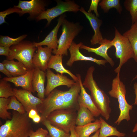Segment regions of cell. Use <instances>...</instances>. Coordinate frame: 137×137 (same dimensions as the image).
I'll return each instance as SVG.
<instances>
[{
    "mask_svg": "<svg viewBox=\"0 0 137 137\" xmlns=\"http://www.w3.org/2000/svg\"><path fill=\"white\" fill-rule=\"evenodd\" d=\"M14 95L22 105L26 112L28 114L32 109L39 112L38 108L43 100L34 96L31 92L23 89H13Z\"/></svg>",
    "mask_w": 137,
    "mask_h": 137,
    "instance_id": "7c38bea8",
    "label": "cell"
},
{
    "mask_svg": "<svg viewBox=\"0 0 137 137\" xmlns=\"http://www.w3.org/2000/svg\"><path fill=\"white\" fill-rule=\"evenodd\" d=\"M35 68L28 70L23 75L11 77H5L4 80L13 83L16 87H20L23 89L35 92L32 85V80Z\"/></svg>",
    "mask_w": 137,
    "mask_h": 137,
    "instance_id": "e0dca14e",
    "label": "cell"
},
{
    "mask_svg": "<svg viewBox=\"0 0 137 137\" xmlns=\"http://www.w3.org/2000/svg\"><path fill=\"white\" fill-rule=\"evenodd\" d=\"M66 16L64 14L60 16L57 20V25L44 39L39 42H33L34 46L37 47L38 46L46 45L52 49L53 51L56 50L58 41L57 37V33L60 27L62 25L64 20Z\"/></svg>",
    "mask_w": 137,
    "mask_h": 137,
    "instance_id": "2e32d148",
    "label": "cell"
},
{
    "mask_svg": "<svg viewBox=\"0 0 137 137\" xmlns=\"http://www.w3.org/2000/svg\"><path fill=\"white\" fill-rule=\"evenodd\" d=\"M8 81L3 79L0 81V97L8 98L14 96L13 89Z\"/></svg>",
    "mask_w": 137,
    "mask_h": 137,
    "instance_id": "4dcf8cb0",
    "label": "cell"
},
{
    "mask_svg": "<svg viewBox=\"0 0 137 137\" xmlns=\"http://www.w3.org/2000/svg\"><path fill=\"white\" fill-rule=\"evenodd\" d=\"M63 56L61 55H52L48 63L47 68L55 70L61 74L67 73L76 82L78 81L77 77L70 71L65 68L62 63Z\"/></svg>",
    "mask_w": 137,
    "mask_h": 137,
    "instance_id": "7402d4cb",
    "label": "cell"
},
{
    "mask_svg": "<svg viewBox=\"0 0 137 137\" xmlns=\"http://www.w3.org/2000/svg\"><path fill=\"white\" fill-rule=\"evenodd\" d=\"M123 4L125 8L130 13L133 24L137 21V0H126Z\"/></svg>",
    "mask_w": 137,
    "mask_h": 137,
    "instance_id": "f546056e",
    "label": "cell"
},
{
    "mask_svg": "<svg viewBox=\"0 0 137 137\" xmlns=\"http://www.w3.org/2000/svg\"><path fill=\"white\" fill-rule=\"evenodd\" d=\"M62 33L58 39L56 50L53 51L55 55L67 56L69 49L73 40L80 32L83 27L78 23H74L65 18L62 25Z\"/></svg>",
    "mask_w": 137,
    "mask_h": 137,
    "instance_id": "277c9868",
    "label": "cell"
},
{
    "mask_svg": "<svg viewBox=\"0 0 137 137\" xmlns=\"http://www.w3.org/2000/svg\"><path fill=\"white\" fill-rule=\"evenodd\" d=\"M38 114V112L36 110L32 109L29 112L28 115L29 117L32 119Z\"/></svg>",
    "mask_w": 137,
    "mask_h": 137,
    "instance_id": "ab89813d",
    "label": "cell"
},
{
    "mask_svg": "<svg viewBox=\"0 0 137 137\" xmlns=\"http://www.w3.org/2000/svg\"><path fill=\"white\" fill-rule=\"evenodd\" d=\"M10 51V47L0 46V55H3L7 57L9 55Z\"/></svg>",
    "mask_w": 137,
    "mask_h": 137,
    "instance_id": "74e56055",
    "label": "cell"
},
{
    "mask_svg": "<svg viewBox=\"0 0 137 137\" xmlns=\"http://www.w3.org/2000/svg\"><path fill=\"white\" fill-rule=\"evenodd\" d=\"M32 85L34 92L37 93L38 97L42 100L45 98L44 83L46 73L38 68H34Z\"/></svg>",
    "mask_w": 137,
    "mask_h": 137,
    "instance_id": "44dd1931",
    "label": "cell"
},
{
    "mask_svg": "<svg viewBox=\"0 0 137 137\" xmlns=\"http://www.w3.org/2000/svg\"><path fill=\"white\" fill-rule=\"evenodd\" d=\"M27 36V35H24L16 38H13L8 36H1L0 46L10 47L22 41Z\"/></svg>",
    "mask_w": 137,
    "mask_h": 137,
    "instance_id": "1f68e13d",
    "label": "cell"
},
{
    "mask_svg": "<svg viewBox=\"0 0 137 137\" xmlns=\"http://www.w3.org/2000/svg\"><path fill=\"white\" fill-rule=\"evenodd\" d=\"M99 5L105 13L108 12L111 9L113 8L116 9L119 14L122 11L119 0H102L99 2Z\"/></svg>",
    "mask_w": 137,
    "mask_h": 137,
    "instance_id": "f1b7e54d",
    "label": "cell"
},
{
    "mask_svg": "<svg viewBox=\"0 0 137 137\" xmlns=\"http://www.w3.org/2000/svg\"><path fill=\"white\" fill-rule=\"evenodd\" d=\"M77 110L70 109H61L50 113L46 119L52 125L69 133L71 129L76 125Z\"/></svg>",
    "mask_w": 137,
    "mask_h": 137,
    "instance_id": "52a82bcc",
    "label": "cell"
},
{
    "mask_svg": "<svg viewBox=\"0 0 137 137\" xmlns=\"http://www.w3.org/2000/svg\"><path fill=\"white\" fill-rule=\"evenodd\" d=\"M57 5L42 12L36 19L37 21L45 19L47 21L46 26L50 24L56 17L67 12H76L79 11L80 6L74 1L67 0L63 1L56 0Z\"/></svg>",
    "mask_w": 137,
    "mask_h": 137,
    "instance_id": "9c48e42d",
    "label": "cell"
},
{
    "mask_svg": "<svg viewBox=\"0 0 137 137\" xmlns=\"http://www.w3.org/2000/svg\"><path fill=\"white\" fill-rule=\"evenodd\" d=\"M80 91V86L78 81L68 90L63 91V100L67 109L78 110L79 107L78 98Z\"/></svg>",
    "mask_w": 137,
    "mask_h": 137,
    "instance_id": "ac0fdd59",
    "label": "cell"
},
{
    "mask_svg": "<svg viewBox=\"0 0 137 137\" xmlns=\"http://www.w3.org/2000/svg\"><path fill=\"white\" fill-rule=\"evenodd\" d=\"M5 68L13 77L19 76L25 74L28 69L22 63L14 60H4L2 63Z\"/></svg>",
    "mask_w": 137,
    "mask_h": 137,
    "instance_id": "d4e9b609",
    "label": "cell"
},
{
    "mask_svg": "<svg viewBox=\"0 0 137 137\" xmlns=\"http://www.w3.org/2000/svg\"><path fill=\"white\" fill-rule=\"evenodd\" d=\"M46 5L45 1L41 0H32L29 1L19 0L18 5L14 7L20 9L21 10L19 13L22 16L26 13H28L30 19L36 18L42 12L45 11Z\"/></svg>",
    "mask_w": 137,
    "mask_h": 137,
    "instance_id": "30bf717a",
    "label": "cell"
},
{
    "mask_svg": "<svg viewBox=\"0 0 137 137\" xmlns=\"http://www.w3.org/2000/svg\"><path fill=\"white\" fill-rule=\"evenodd\" d=\"M7 110H13L21 114H24L26 111L22 104L15 96L10 97V100L8 105Z\"/></svg>",
    "mask_w": 137,
    "mask_h": 137,
    "instance_id": "836d02e7",
    "label": "cell"
},
{
    "mask_svg": "<svg viewBox=\"0 0 137 137\" xmlns=\"http://www.w3.org/2000/svg\"><path fill=\"white\" fill-rule=\"evenodd\" d=\"M76 75L81 87V91L78 98V103H80L84 105L94 117L99 116L100 115L99 111L94 103L91 96L88 93L83 86L80 75L78 74Z\"/></svg>",
    "mask_w": 137,
    "mask_h": 137,
    "instance_id": "d6986e66",
    "label": "cell"
},
{
    "mask_svg": "<svg viewBox=\"0 0 137 137\" xmlns=\"http://www.w3.org/2000/svg\"><path fill=\"white\" fill-rule=\"evenodd\" d=\"M94 66H90L87 70L82 84L90 91L91 97L100 114L106 120L110 117L111 109L110 107V101L109 96L98 86L94 79Z\"/></svg>",
    "mask_w": 137,
    "mask_h": 137,
    "instance_id": "6da1fadb",
    "label": "cell"
},
{
    "mask_svg": "<svg viewBox=\"0 0 137 137\" xmlns=\"http://www.w3.org/2000/svg\"><path fill=\"white\" fill-rule=\"evenodd\" d=\"M112 46H114L116 51L115 56L119 60V65L114 70L117 74H120L122 66L129 59L134 58V53L131 44L128 39L121 34L115 27V36L111 41Z\"/></svg>",
    "mask_w": 137,
    "mask_h": 137,
    "instance_id": "5b68a950",
    "label": "cell"
},
{
    "mask_svg": "<svg viewBox=\"0 0 137 137\" xmlns=\"http://www.w3.org/2000/svg\"><path fill=\"white\" fill-rule=\"evenodd\" d=\"M100 0H92L91 4L88 12L91 13L93 11L96 16L98 18L99 17V14L98 13L97 9Z\"/></svg>",
    "mask_w": 137,
    "mask_h": 137,
    "instance_id": "8d00e7d4",
    "label": "cell"
},
{
    "mask_svg": "<svg viewBox=\"0 0 137 137\" xmlns=\"http://www.w3.org/2000/svg\"><path fill=\"white\" fill-rule=\"evenodd\" d=\"M37 47L34 46L33 42L22 40L10 47V53L7 59H16L23 64L28 70L33 68L32 63L33 56Z\"/></svg>",
    "mask_w": 137,
    "mask_h": 137,
    "instance_id": "8992f818",
    "label": "cell"
},
{
    "mask_svg": "<svg viewBox=\"0 0 137 137\" xmlns=\"http://www.w3.org/2000/svg\"><path fill=\"white\" fill-rule=\"evenodd\" d=\"M83 44V43L82 42L76 44L73 41L68 49L70 57L66 63L67 66L71 67L74 62L79 61H89L95 63L99 65H105L108 62L105 60L98 59L83 55L79 51L80 47Z\"/></svg>",
    "mask_w": 137,
    "mask_h": 137,
    "instance_id": "4fadbf2b",
    "label": "cell"
},
{
    "mask_svg": "<svg viewBox=\"0 0 137 137\" xmlns=\"http://www.w3.org/2000/svg\"><path fill=\"white\" fill-rule=\"evenodd\" d=\"M63 91L55 89L42 100L38 110L41 113V122L46 119L53 111L61 109H67L64 101Z\"/></svg>",
    "mask_w": 137,
    "mask_h": 137,
    "instance_id": "ba28073f",
    "label": "cell"
},
{
    "mask_svg": "<svg viewBox=\"0 0 137 137\" xmlns=\"http://www.w3.org/2000/svg\"><path fill=\"white\" fill-rule=\"evenodd\" d=\"M101 122L99 119L82 126H75V131L79 137H89L92 133L100 128Z\"/></svg>",
    "mask_w": 137,
    "mask_h": 137,
    "instance_id": "603a6c76",
    "label": "cell"
},
{
    "mask_svg": "<svg viewBox=\"0 0 137 137\" xmlns=\"http://www.w3.org/2000/svg\"><path fill=\"white\" fill-rule=\"evenodd\" d=\"M33 121L35 123H38L41 122V117L38 114L32 119Z\"/></svg>",
    "mask_w": 137,
    "mask_h": 137,
    "instance_id": "7bdbcfd3",
    "label": "cell"
},
{
    "mask_svg": "<svg viewBox=\"0 0 137 137\" xmlns=\"http://www.w3.org/2000/svg\"><path fill=\"white\" fill-rule=\"evenodd\" d=\"M10 100L8 98H0V117L3 120L11 119L12 114L7 111V107Z\"/></svg>",
    "mask_w": 137,
    "mask_h": 137,
    "instance_id": "d6a6232c",
    "label": "cell"
},
{
    "mask_svg": "<svg viewBox=\"0 0 137 137\" xmlns=\"http://www.w3.org/2000/svg\"><path fill=\"white\" fill-rule=\"evenodd\" d=\"M28 114L13 111L11 119L0 127V137H28L33 130Z\"/></svg>",
    "mask_w": 137,
    "mask_h": 137,
    "instance_id": "7a4b0ae2",
    "label": "cell"
},
{
    "mask_svg": "<svg viewBox=\"0 0 137 137\" xmlns=\"http://www.w3.org/2000/svg\"><path fill=\"white\" fill-rule=\"evenodd\" d=\"M133 88L134 89V93L135 95L134 104L135 105H137V82H136L134 84Z\"/></svg>",
    "mask_w": 137,
    "mask_h": 137,
    "instance_id": "60d3db41",
    "label": "cell"
},
{
    "mask_svg": "<svg viewBox=\"0 0 137 137\" xmlns=\"http://www.w3.org/2000/svg\"><path fill=\"white\" fill-rule=\"evenodd\" d=\"M123 35L129 41L134 51V59L137 62V21L132 24L130 29L125 32Z\"/></svg>",
    "mask_w": 137,
    "mask_h": 137,
    "instance_id": "4316f807",
    "label": "cell"
},
{
    "mask_svg": "<svg viewBox=\"0 0 137 137\" xmlns=\"http://www.w3.org/2000/svg\"><path fill=\"white\" fill-rule=\"evenodd\" d=\"M99 129L96 131L95 133L92 136L89 137H99Z\"/></svg>",
    "mask_w": 137,
    "mask_h": 137,
    "instance_id": "ee69618b",
    "label": "cell"
},
{
    "mask_svg": "<svg viewBox=\"0 0 137 137\" xmlns=\"http://www.w3.org/2000/svg\"><path fill=\"white\" fill-rule=\"evenodd\" d=\"M111 40L106 39H104L100 45L97 48H93L86 46L83 44L80 49L87 50L88 52H93L103 58L112 67L114 66L115 63L112 59L108 55L107 51L112 46L111 43Z\"/></svg>",
    "mask_w": 137,
    "mask_h": 137,
    "instance_id": "ffe728a7",
    "label": "cell"
},
{
    "mask_svg": "<svg viewBox=\"0 0 137 137\" xmlns=\"http://www.w3.org/2000/svg\"><path fill=\"white\" fill-rule=\"evenodd\" d=\"M0 71L6 76L8 77H13V76L5 68L2 63H0Z\"/></svg>",
    "mask_w": 137,
    "mask_h": 137,
    "instance_id": "f35d334b",
    "label": "cell"
},
{
    "mask_svg": "<svg viewBox=\"0 0 137 137\" xmlns=\"http://www.w3.org/2000/svg\"><path fill=\"white\" fill-rule=\"evenodd\" d=\"M47 130L39 128L36 131H31L29 134V137H46L48 135Z\"/></svg>",
    "mask_w": 137,
    "mask_h": 137,
    "instance_id": "d590c367",
    "label": "cell"
},
{
    "mask_svg": "<svg viewBox=\"0 0 137 137\" xmlns=\"http://www.w3.org/2000/svg\"><path fill=\"white\" fill-rule=\"evenodd\" d=\"M46 137H50L49 135H48Z\"/></svg>",
    "mask_w": 137,
    "mask_h": 137,
    "instance_id": "7dc6e473",
    "label": "cell"
},
{
    "mask_svg": "<svg viewBox=\"0 0 137 137\" xmlns=\"http://www.w3.org/2000/svg\"><path fill=\"white\" fill-rule=\"evenodd\" d=\"M41 122L47 129L50 137H70V133H67L63 130L52 125L46 119Z\"/></svg>",
    "mask_w": 137,
    "mask_h": 137,
    "instance_id": "83f0119b",
    "label": "cell"
},
{
    "mask_svg": "<svg viewBox=\"0 0 137 137\" xmlns=\"http://www.w3.org/2000/svg\"><path fill=\"white\" fill-rule=\"evenodd\" d=\"M74 127L75 126L72 127L71 129L69 137H79L75 131Z\"/></svg>",
    "mask_w": 137,
    "mask_h": 137,
    "instance_id": "b9f144b4",
    "label": "cell"
},
{
    "mask_svg": "<svg viewBox=\"0 0 137 137\" xmlns=\"http://www.w3.org/2000/svg\"><path fill=\"white\" fill-rule=\"evenodd\" d=\"M132 132L133 133L137 132V122L135 124L133 129Z\"/></svg>",
    "mask_w": 137,
    "mask_h": 137,
    "instance_id": "f6af8a7d",
    "label": "cell"
},
{
    "mask_svg": "<svg viewBox=\"0 0 137 137\" xmlns=\"http://www.w3.org/2000/svg\"><path fill=\"white\" fill-rule=\"evenodd\" d=\"M79 11L83 13L89 20L94 32V34L90 40L91 44H100L104 39L100 29L102 23V20L98 19L92 12H87L83 7L80 8Z\"/></svg>",
    "mask_w": 137,
    "mask_h": 137,
    "instance_id": "9a60e30c",
    "label": "cell"
},
{
    "mask_svg": "<svg viewBox=\"0 0 137 137\" xmlns=\"http://www.w3.org/2000/svg\"><path fill=\"white\" fill-rule=\"evenodd\" d=\"M21 10L18 8L13 7L6 9L5 11L0 12V25L4 23H6L5 19L6 16L10 14L16 13L19 14Z\"/></svg>",
    "mask_w": 137,
    "mask_h": 137,
    "instance_id": "e575fe53",
    "label": "cell"
},
{
    "mask_svg": "<svg viewBox=\"0 0 137 137\" xmlns=\"http://www.w3.org/2000/svg\"><path fill=\"white\" fill-rule=\"evenodd\" d=\"M99 119L101 122V125L99 129V137H108L111 136L124 137L125 136L126 133L118 131L116 127L109 125L102 117H100Z\"/></svg>",
    "mask_w": 137,
    "mask_h": 137,
    "instance_id": "484cf974",
    "label": "cell"
},
{
    "mask_svg": "<svg viewBox=\"0 0 137 137\" xmlns=\"http://www.w3.org/2000/svg\"><path fill=\"white\" fill-rule=\"evenodd\" d=\"M79 107L77 110L76 124L82 126L94 121V116L91 112L83 104L78 103Z\"/></svg>",
    "mask_w": 137,
    "mask_h": 137,
    "instance_id": "cb8c5ba5",
    "label": "cell"
},
{
    "mask_svg": "<svg viewBox=\"0 0 137 137\" xmlns=\"http://www.w3.org/2000/svg\"><path fill=\"white\" fill-rule=\"evenodd\" d=\"M37 50L35 53L32 58V63L34 68H38L46 72L47 65L52 56L53 50L47 46L37 47Z\"/></svg>",
    "mask_w": 137,
    "mask_h": 137,
    "instance_id": "5bb4252c",
    "label": "cell"
},
{
    "mask_svg": "<svg viewBox=\"0 0 137 137\" xmlns=\"http://www.w3.org/2000/svg\"><path fill=\"white\" fill-rule=\"evenodd\" d=\"M108 93L111 97L117 99L119 103L120 114L114 123L118 125L124 120L128 122L130 119L129 112L132 110L133 107L126 100L125 86L121 80L120 74H117L112 80L111 89L109 91Z\"/></svg>",
    "mask_w": 137,
    "mask_h": 137,
    "instance_id": "3957f363",
    "label": "cell"
},
{
    "mask_svg": "<svg viewBox=\"0 0 137 137\" xmlns=\"http://www.w3.org/2000/svg\"><path fill=\"white\" fill-rule=\"evenodd\" d=\"M137 78V74L136 75V76H135V77L133 78V80H132V81H133L136 79Z\"/></svg>",
    "mask_w": 137,
    "mask_h": 137,
    "instance_id": "bcb514c9",
    "label": "cell"
},
{
    "mask_svg": "<svg viewBox=\"0 0 137 137\" xmlns=\"http://www.w3.org/2000/svg\"><path fill=\"white\" fill-rule=\"evenodd\" d=\"M46 73L47 79L45 92V96L46 97L58 87L64 85L70 88L76 83L73 80L65 75L58 73H54L50 69L47 68Z\"/></svg>",
    "mask_w": 137,
    "mask_h": 137,
    "instance_id": "8fae6325",
    "label": "cell"
}]
</instances>
